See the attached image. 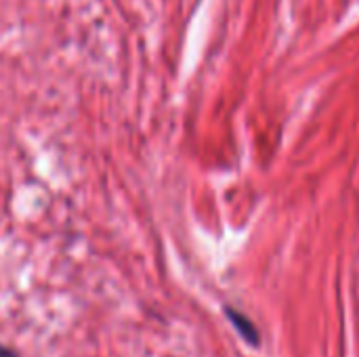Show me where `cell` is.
Segmentation results:
<instances>
[{"label":"cell","mask_w":359,"mask_h":357,"mask_svg":"<svg viewBox=\"0 0 359 357\" xmlns=\"http://www.w3.org/2000/svg\"><path fill=\"white\" fill-rule=\"evenodd\" d=\"M225 316L229 318V322L233 324V328L238 330V335L252 347H259L261 341H259V330L255 328V324L240 311L231 309V307H225Z\"/></svg>","instance_id":"6da1fadb"},{"label":"cell","mask_w":359,"mask_h":357,"mask_svg":"<svg viewBox=\"0 0 359 357\" xmlns=\"http://www.w3.org/2000/svg\"><path fill=\"white\" fill-rule=\"evenodd\" d=\"M0 357H19L13 349H8V347H4V345H0Z\"/></svg>","instance_id":"7a4b0ae2"}]
</instances>
